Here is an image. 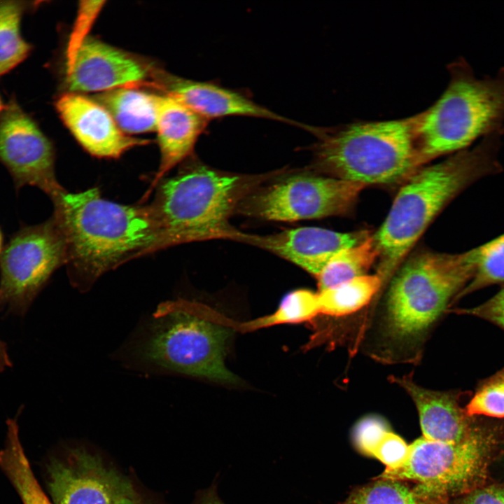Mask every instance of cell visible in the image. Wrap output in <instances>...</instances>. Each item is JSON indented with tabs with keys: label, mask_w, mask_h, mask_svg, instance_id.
<instances>
[{
	"label": "cell",
	"mask_w": 504,
	"mask_h": 504,
	"mask_svg": "<svg viewBox=\"0 0 504 504\" xmlns=\"http://www.w3.org/2000/svg\"><path fill=\"white\" fill-rule=\"evenodd\" d=\"M474 271L470 250L426 251L404 260L372 300L353 351L360 349L382 364L419 363L432 332Z\"/></svg>",
	"instance_id": "1"
},
{
	"label": "cell",
	"mask_w": 504,
	"mask_h": 504,
	"mask_svg": "<svg viewBox=\"0 0 504 504\" xmlns=\"http://www.w3.org/2000/svg\"><path fill=\"white\" fill-rule=\"evenodd\" d=\"M51 200L52 216L66 244L68 274L80 291L105 272L157 251L158 230L149 204L116 203L102 197L97 188L64 189Z\"/></svg>",
	"instance_id": "2"
},
{
	"label": "cell",
	"mask_w": 504,
	"mask_h": 504,
	"mask_svg": "<svg viewBox=\"0 0 504 504\" xmlns=\"http://www.w3.org/2000/svg\"><path fill=\"white\" fill-rule=\"evenodd\" d=\"M504 132L490 134L471 148L420 167L400 189L388 214L372 235L378 252L377 274L382 289L435 217L471 185L503 171L499 160Z\"/></svg>",
	"instance_id": "3"
},
{
	"label": "cell",
	"mask_w": 504,
	"mask_h": 504,
	"mask_svg": "<svg viewBox=\"0 0 504 504\" xmlns=\"http://www.w3.org/2000/svg\"><path fill=\"white\" fill-rule=\"evenodd\" d=\"M286 169L232 173L190 156L174 176L158 183L149 204L158 230L157 251L192 241H237L241 231L230 223L232 214L246 197Z\"/></svg>",
	"instance_id": "4"
},
{
	"label": "cell",
	"mask_w": 504,
	"mask_h": 504,
	"mask_svg": "<svg viewBox=\"0 0 504 504\" xmlns=\"http://www.w3.org/2000/svg\"><path fill=\"white\" fill-rule=\"evenodd\" d=\"M416 115L384 121H357L331 127H312L318 142L312 169L363 184L407 180L420 166L415 146Z\"/></svg>",
	"instance_id": "5"
},
{
	"label": "cell",
	"mask_w": 504,
	"mask_h": 504,
	"mask_svg": "<svg viewBox=\"0 0 504 504\" xmlns=\"http://www.w3.org/2000/svg\"><path fill=\"white\" fill-rule=\"evenodd\" d=\"M448 70L450 80L441 97L416 115L414 138L420 167L504 131V67L493 77L478 78L461 57L449 64Z\"/></svg>",
	"instance_id": "6"
},
{
	"label": "cell",
	"mask_w": 504,
	"mask_h": 504,
	"mask_svg": "<svg viewBox=\"0 0 504 504\" xmlns=\"http://www.w3.org/2000/svg\"><path fill=\"white\" fill-rule=\"evenodd\" d=\"M204 308L183 300L160 304L132 347L136 362L159 371L239 382L225 362L232 330Z\"/></svg>",
	"instance_id": "7"
},
{
	"label": "cell",
	"mask_w": 504,
	"mask_h": 504,
	"mask_svg": "<svg viewBox=\"0 0 504 504\" xmlns=\"http://www.w3.org/2000/svg\"><path fill=\"white\" fill-rule=\"evenodd\" d=\"M496 442L495 433L480 426L458 442L421 437L410 445L402 466L377 477L416 483L450 500L483 485Z\"/></svg>",
	"instance_id": "8"
},
{
	"label": "cell",
	"mask_w": 504,
	"mask_h": 504,
	"mask_svg": "<svg viewBox=\"0 0 504 504\" xmlns=\"http://www.w3.org/2000/svg\"><path fill=\"white\" fill-rule=\"evenodd\" d=\"M364 188L356 182L286 169L246 197L235 213L289 222L342 216L351 210Z\"/></svg>",
	"instance_id": "9"
},
{
	"label": "cell",
	"mask_w": 504,
	"mask_h": 504,
	"mask_svg": "<svg viewBox=\"0 0 504 504\" xmlns=\"http://www.w3.org/2000/svg\"><path fill=\"white\" fill-rule=\"evenodd\" d=\"M66 263L64 237L52 216L18 231L0 255V294L9 306L25 310L53 272Z\"/></svg>",
	"instance_id": "10"
},
{
	"label": "cell",
	"mask_w": 504,
	"mask_h": 504,
	"mask_svg": "<svg viewBox=\"0 0 504 504\" xmlns=\"http://www.w3.org/2000/svg\"><path fill=\"white\" fill-rule=\"evenodd\" d=\"M0 162L18 188L35 186L50 198L64 190L55 176L51 142L13 101L0 113Z\"/></svg>",
	"instance_id": "11"
},
{
	"label": "cell",
	"mask_w": 504,
	"mask_h": 504,
	"mask_svg": "<svg viewBox=\"0 0 504 504\" xmlns=\"http://www.w3.org/2000/svg\"><path fill=\"white\" fill-rule=\"evenodd\" d=\"M47 485L53 504H120L134 488L98 455L78 447L50 462Z\"/></svg>",
	"instance_id": "12"
},
{
	"label": "cell",
	"mask_w": 504,
	"mask_h": 504,
	"mask_svg": "<svg viewBox=\"0 0 504 504\" xmlns=\"http://www.w3.org/2000/svg\"><path fill=\"white\" fill-rule=\"evenodd\" d=\"M155 70L134 56L88 36L66 74V85L73 93L154 88Z\"/></svg>",
	"instance_id": "13"
},
{
	"label": "cell",
	"mask_w": 504,
	"mask_h": 504,
	"mask_svg": "<svg viewBox=\"0 0 504 504\" xmlns=\"http://www.w3.org/2000/svg\"><path fill=\"white\" fill-rule=\"evenodd\" d=\"M370 237L368 231L339 232L302 227L259 235L242 232L238 241L272 253L298 265L316 278L342 250L358 244Z\"/></svg>",
	"instance_id": "14"
},
{
	"label": "cell",
	"mask_w": 504,
	"mask_h": 504,
	"mask_svg": "<svg viewBox=\"0 0 504 504\" xmlns=\"http://www.w3.org/2000/svg\"><path fill=\"white\" fill-rule=\"evenodd\" d=\"M56 108L83 148L101 158H118L130 148L150 141L123 132L109 112L95 100L75 94L62 95Z\"/></svg>",
	"instance_id": "15"
},
{
	"label": "cell",
	"mask_w": 504,
	"mask_h": 504,
	"mask_svg": "<svg viewBox=\"0 0 504 504\" xmlns=\"http://www.w3.org/2000/svg\"><path fill=\"white\" fill-rule=\"evenodd\" d=\"M155 88L181 102L207 120L242 115L281 121L306 129L307 125L279 115L232 90L177 77L157 70Z\"/></svg>",
	"instance_id": "16"
},
{
	"label": "cell",
	"mask_w": 504,
	"mask_h": 504,
	"mask_svg": "<svg viewBox=\"0 0 504 504\" xmlns=\"http://www.w3.org/2000/svg\"><path fill=\"white\" fill-rule=\"evenodd\" d=\"M412 400L419 414L424 438L442 442H458L471 436L478 426L461 408L453 392L424 388L409 375L391 376Z\"/></svg>",
	"instance_id": "17"
},
{
	"label": "cell",
	"mask_w": 504,
	"mask_h": 504,
	"mask_svg": "<svg viewBox=\"0 0 504 504\" xmlns=\"http://www.w3.org/2000/svg\"><path fill=\"white\" fill-rule=\"evenodd\" d=\"M208 121L174 97L158 95L155 131L160 162L143 200L149 197L167 173L192 156L196 141Z\"/></svg>",
	"instance_id": "18"
},
{
	"label": "cell",
	"mask_w": 504,
	"mask_h": 504,
	"mask_svg": "<svg viewBox=\"0 0 504 504\" xmlns=\"http://www.w3.org/2000/svg\"><path fill=\"white\" fill-rule=\"evenodd\" d=\"M95 99L125 134L155 130L158 95L137 88H120L103 92Z\"/></svg>",
	"instance_id": "19"
},
{
	"label": "cell",
	"mask_w": 504,
	"mask_h": 504,
	"mask_svg": "<svg viewBox=\"0 0 504 504\" xmlns=\"http://www.w3.org/2000/svg\"><path fill=\"white\" fill-rule=\"evenodd\" d=\"M339 504H451L450 500L433 493L411 482L374 478L354 488Z\"/></svg>",
	"instance_id": "20"
},
{
	"label": "cell",
	"mask_w": 504,
	"mask_h": 504,
	"mask_svg": "<svg viewBox=\"0 0 504 504\" xmlns=\"http://www.w3.org/2000/svg\"><path fill=\"white\" fill-rule=\"evenodd\" d=\"M382 287V280L376 273L318 291L320 314L342 318L357 313L372 302Z\"/></svg>",
	"instance_id": "21"
},
{
	"label": "cell",
	"mask_w": 504,
	"mask_h": 504,
	"mask_svg": "<svg viewBox=\"0 0 504 504\" xmlns=\"http://www.w3.org/2000/svg\"><path fill=\"white\" fill-rule=\"evenodd\" d=\"M378 252L372 236L337 253L317 276L318 291L365 275L377 260Z\"/></svg>",
	"instance_id": "22"
},
{
	"label": "cell",
	"mask_w": 504,
	"mask_h": 504,
	"mask_svg": "<svg viewBox=\"0 0 504 504\" xmlns=\"http://www.w3.org/2000/svg\"><path fill=\"white\" fill-rule=\"evenodd\" d=\"M0 470L22 504H53L36 479L23 447L14 446L3 451L0 454Z\"/></svg>",
	"instance_id": "23"
},
{
	"label": "cell",
	"mask_w": 504,
	"mask_h": 504,
	"mask_svg": "<svg viewBox=\"0 0 504 504\" xmlns=\"http://www.w3.org/2000/svg\"><path fill=\"white\" fill-rule=\"evenodd\" d=\"M24 6L17 1H0V76L27 56L30 46L20 33Z\"/></svg>",
	"instance_id": "24"
},
{
	"label": "cell",
	"mask_w": 504,
	"mask_h": 504,
	"mask_svg": "<svg viewBox=\"0 0 504 504\" xmlns=\"http://www.w3.org/2000/svg\"><path fill=\"white\" fill-rule=\"evenodd\" d=\"M470 251L474 274L456 301L485 287L504 284V233Z\"/></svg>",
	"instance_id": "25"
},
{
	"label": "cell",
	"mask_w": 504,
	"mask_h": 504,
	"mask_svg": "<svg viewBox=\"0 0 504 504\" xmlns=\"http://www.w3.org/2000/svg\"><path fill=\"white\" fill-rule=\"evenodd\" d=\"M320 315L318 293L300 288L288 293L281 299L277 309L270 315L248 322L249 330L285 323L308 321Z\"/></svg>",
	"instance_id": "26"
},
{
	"label": "cell",
	"mask_w": 504,
	"mask_h": 504,
	"mask_svg": "<svg viewBox=\"0 0 504 504\" xmlns=\"http://www.w3.org/2000/svg\"><path fill=\"white\" fill-rule=\"evenodd\" d=\"M464 409L471 417L504 418V368L481 382Z\"/></svg>",
	"instance_id": "27"
},
{
	"label": "cell",
	"mask_w": 504,
	"mask_h": 504,
	"mask_svg": "<svg viewBox=\"0 0 504 504\" xmlns=\"http://www.w3.org/2000/svg\"><path fill=\"white\" fill-rule=\"evenodd\" d=\"M104 3V1H80L77 17L67 44L66 74L71 71L77 53L88 37V34Z\"/></svg>",
	"instance_id": "28"
},
{
	"label": "cell",
	"mask_w": 504,
	"mask_h": 504,
	"mask_svg": "<svg viewBox=\"0 0 504 504\" xmlns=\"http://www.w3.org/2000/svg\"><path fill=\"white\" fill-rule=\"evenodd\" d=\"M389 430L384 420L377 416H368L360 420L354 428V444L361 454L372 457L377 444Z\"/></svg>",
	"instance_id": "29"
},
{
	"label": "cell",
	"mask_w": 504,
	"mask_h": 504,
	"mask_svg": "<svg viewBox=\"0 0 504 504\" xmlns=\"http://www.w3.org/2000/svg\"><path fill=\"white\" fill-rule=\"evenodd\" d=\"M410 451V445L399 435L389 430L375 448L372 457L380 461L388 472L399 468L405 462Z\"/></svg>",
	"instance_id": "30"
},
{
	"label": "cell",
	"mask_w": 504,
	"mask_h": 504,
	"mask_svg": "<svg viewBox=\"0 0 504 504\" xmlns=\"http://www.w3.org/2000/svg\"><path fill=\"white\" fill-rule=\"evenodd\" d=\"M456 312L486 320L504 330V287L486 302Z\"/></svg>",
	"instance_id": "31"
},
{
	"label": "cell",
	"mask_w": 504,
	"mask_h": 504,
	"mask_svg": "<svg viewBox=\"0 0 504 504\" xmlns=\"http://www.w3.org/2000/svg\"><path fill=\"white\" fill-rule=\"evenodd\" d=\"M456 498L451 504H504V485H482Z\"/></svg>",
	"instance_id": "32"
},
{
	"label": "cell",
	"mask_w": 504,
	"mask_h": 504,
	"mask_svg": "<svg viewBox=\"0 0 504 504\" xmlns=\"http://www.w3.org/2000/svg\"><path fill=\"white\" fill-rule=\"evenodd\" d=\"M192 504H225L218 494L217 477L209 486L197 493Z\"/></svg>",
	"instance_id": "33"
},
{
	"label": "cell",
	"mask_w": 504,
	"mask_h": 504,
	"mask_svg": "<svg viewBox=\"0 0 504 504\" xmlns=\"http://www.w3.org/2000/svg\"><path fill=\"white\" fill-rule=\"evenodd\" d=\"M120 504H150L142 498L134 488L123 499Z\"/></svg>",
	"instance_id": "34"
},
{
	"label": "cell",
	"mask_w": 504,
	"mask_h": 504,
	"mask_svg": "<svg viewBox=\"0 0 504 504\" xmlns=\"http://www.w3.org/2000/svg\"><path fill=\"white\" fill-rule=\"evenodd\" d=\"M12 365L7 353L6 344L0 341V372Z\"/></svg>",
	"instance_id": "35"
},
{
	"label": "cell",
	"mask_w": 504,
	"mask_h": 504,
	"mask_svg": "<svg viewBox=\"0 0 504 504\" xmlns=\"http://www.w3.org/2000/svg\"><path fill=\"white\" fill-rule=\"evenodd\" d=\"M2 244H3V237H2L1 231V230H0V255H1V252H2V251H1V249H2Z\"/></svg>",
	"instance_id": "36"
},
{
	"label": "cell",
	"mask_w": 504,
	"mask_h": 504,
	"mask_svg": "<svg viewBox=\"0 0 504 504\" xmlns=\"http://www.w3.org/2000/svg\"><path fill=\"white\" fill-rule=\"evenodd\" d=\"M4 107H5V106H4L3 103H2V102H1V99H0V113H1V112L4 110Z\"/></svg>",
	"instance_id": "37"
},
{
	"label": "cell",
	"mask_w": 504,
	"mask_h": 504,
	"mask_svg": "<svg viewBox=\"0 0 504 504\" xmlns=\"http://www.w3.org/2000/svg\"><path fill=\"white\" fill-rule=\"evenodd\" d=\"M0 295H1V294H0Z\"/></svg>",
	"instance_id": "38"
}]
</instances>
